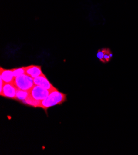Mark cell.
Segmentation results:
<instances>
[{
    "label": "cell",
    "mask_w": 138,
    "mask_h": 155,
    "mask_svg": "<svg viewBox=\"0 0 138 155\" xmlns=\"http://www.w3.org/2000/svg\"><path fill=\"white\" fill-rule=\"evenodd\" d=\"M65 101H66V95L56 89L52 91L49 95L40 102L39 107L46 110L53 106L62 104Z\"/></svg>",
    "instance_id": "1"
},
{
    "label": "cell",
    "mask_w": 138,
    "mask_h": 155,
    "mask_svg": "<svg viewBox=\"0 0 138 155\" xmlns=\"http://www.w3.org/2000/svg\"><path fill=\"white\" fill-rule=\"evenodd\" d=\"M13 84L18 89L30 91L35 85L34 79L26 74L15 77Z\"/></svg>",
    "instance_id": "2"
},
{
    "label": "cell",
    "mask_w": 138,
    "mask_h": 155,
    "mask_svg": "<svg viewBox=\"0 0 138 155\" xmlns=\"http://www.w3.org/2000/svg\"><path fill=\"white\" fill-rule=\"evenodd\" d=\"M30 96L34 100L41 102L47 98L52 91L39 85H34L30 91Z\"/></svg>",
    "instance_id": "3"
},
{
    "label": "cell",
    "mask_w": 138,
    "mask_h": 155,
    "mask_svg": "<svg viewBox=\"0 0 138 155\" xmlns=\"http://www.w3.org/2000/svg\"><path fill=\"white\" fill-rule=\"evenodd\" d=\"M17 90L18 88L13 83L4 84L3 90L0 91V95L8 98L16 100Z\"/></svg>",
    "instance_id": "4"
},
{
    "label": "cell",
    "mask_w": 138,
    "mask_h": 155,
    "mask_svg": "<svg viewBox=\"0 0 138 155\" xmlns=\"http://www.w3.org/2000/svg\"><path fill=\"white\" fill-rule=\"evenodd\" d=\"M34 84L35 85L40 86L45 89L49 90L50 91L55 90H56V88L54 87V86L50 82V81L48 80V79L46 77L45 75L39 76L36 77V78L34 79Z\"/></svg>",
    "instance_id": "5"
},
{
    "label": "cell",
    "mask_w": 138,
    "mask_h": 155,
    "mask_svg": "<svg viewBox=\"0 0 138 155\" xmlns=\"http://www.w3.org/2000/svg\"><path fill=\"white\" fill-rule=\"evenodd\" d=\"M0 79H2L5 84L13 83L15 77L13 74L12 69H5L0 68Z\"/></svg>",
    "instance_id": "6"
},
{
    "label": "cell",
    "mask_w": 138,
    "mask_h": 155,
    "mask_svg": "<svg viewBox=\"0 0 138 155\" xmlns=\"http://www.w3.org/2000/svg\"><path fill=\"white\" fill-rule=\"evenodd\" d=\"M25 74L32 77L33 79L44 75L42 71L41 66L35 65H31L25 67Z\"/></svg>",
    "instance_id": "7"
},
{
    "label": "cell",
    "mask_w": 138,
    "mask_h": 155,
    "mask_svg": "<svg viewBox=\"0 0 138 155\" xmlns=\"http://www.w3.org/2000/svg\"><path fill=\"white\" fill-rule=\"evenodd\" d=\"M30 97V91L18 89L16 91V100L24 101Z\"/></svg>",
    "instance_id": "8"
},
{
    "label": "cell",
    "mask_w": 138,
    "mask_h": 155,
    "mask_svg": "<svg viewBox=\"0 0 138 155\" xmlns=\"http://www.w3.org/2000/svg\"><path fill=\"white\" fill-rule=\"evenodd\" d=\"M113 57V54L110 50L108 48H104V56H103V59L102 60V63H106L109 62L112 58Z\"/></svg>",
    "instance_id": "9"
},
{
    "label": "cell",
    "mask_w": 138,
    "mask_h": 155,
    "mask_svg": "<svg viewBox=\"0 0 138 155\" xmlns=\"http://www.w3.org/2000/svg\"><path fill=\"white\" fill-rule=\"evenodd\" d=\"M23 102H24V103H25L27 104L32 106H34V107H39L40 104V101L34 100L33 98H32L30 96L28 98H27L25 100H24Z\"/></svg>",
    "instance_id": "10"
},
{
    "label": "cell",
    "mask_w": 138,
    "mask_h": 155,
    "mask_svg": "<svg viewBox=\"0 0 138 155\" xmlns=\"http://www.w3.org/2000/svg\"><path fill=\"white\" fill-rule=\"evenodd\" d=\"M13 74L15 77L19 76L22 74H25V67H21L16 69H13Z\"/></svg>",
    "instance_id": "11"
},
{
    "label": "cell",
    "mask_w": 138,
    "mask_h": 155,
    "mask_svg": "<svg viewBox=\"0 0 138 155\" xmlns=\"http://www.w3.org/2000/svg\"><path fill=\"white\" fill-rule=\"evenodd\" d=\"M103 56H104V48L99 50L97 52V57L98 58V59L102 62V60L103 59Z\"/></svg>",
    "instance_id": "12"
}]
</instances>
